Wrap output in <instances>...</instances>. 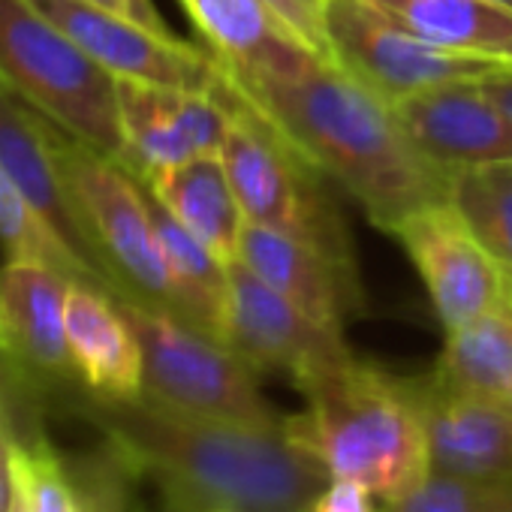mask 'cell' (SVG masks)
<instances>
[{"instance_id": "4fadbf2b", "label": "cell", "mask_w": 512, "mask_h": 512, "mask_svg": "<svg viewBox=\"0 0 512 512\" xmlns=\"http://www.w3.org/2000/svg\"><path fill=\"white\" fill-rule=\"evenodd\" d=\"M124 157L133 175H154L199 154H220L229 130V106L217 91H178L136 79H118Z\"/></svg>"}, {"instance_id": "83f0119b", "label": "cell", "mask_w": 512, "mask_h": 512, "mask_svg": "<svg viewBox=\"0 0 512 512\" xmlns=\"http://www.w3.org/2000/svg\"><path fill=\"white\" fill-rule=\"evenodd\" d=\"M266 4L323 64H335L326 37V0H266Z\"/></svg>"}, {"instance_id": "d6a6232c", "label": "cell", "mask_w": 512, "mask_h": 512, "mask_svg": "<svg viewBox=\"0 0 512 512\" xmlns=\"http://www.w3.org/2000/svg\"><path fill=\"white\" fill-rule=\"evenodd\" d=\"M10 497H13L10 464H0V512H10Z\"/></svg>"}, {"instance_id": "8fae6325", "label": "cell", "mask_w": 512, "mask_h": 512, "mask_svg": "<svg viewBox=\"0 0 512 512\" xmlns=\"http://www.w3.org/2000/svg\"><path fill=\"white\" fill-rule=\"evenodd\" d=\"M31 4L115 79H136L178 91H217L223 82V67L214 52H202L181 37L154 34L91 0H31Z\"/></svg>"}, {"instance_id": "9a60e30c", "label": "cell", "mask_w": 512, "mask_h": 512, "mask_svg": "<svg viewBox=\"0 0 512 512\" xmlns=\"http://www.w3.org/2000/svg\"><path fill=\"white\" fill-rule=\"evenodd\" d=\"M0 166L7 169L31 208L76 256V263L88 272L91 284L115 296V287L100 263L91 232L61 172L55 151V124L13 97L4 85H0Z\"/></svg>"}, {"instance_id": "ffe728a7", "label": "cell", "mask_w": 512, "mask_h": 512, "mask_svg": "<svg viewBox=\"0 0 512 512\" xmlns=\"http://www.w3.org/2000/svg\"><path fill=\"white\" fill-rule=\"evenodd\" d=\"M226 266L241 256L247 217L220 154H199L154 175H136Z\"/></svg>"}, {"instance_id": "484cf974", "label": "cell", "mask_w": 512, "mask_h": 512, "mask_svg": "<svg viewBox=\"0 0 512 512\" xmlns=\"http://www.w3.org/2000/svg\"><path fill=\"white\" fill-rule=\"evenodd\" d=\"M0 247L7 260H34L46 263L76 284H91L88 272L76 263V256L64 247V241L52 232V226L31 208L25 193L0 166Z\"/></svg>"}, {"instance_id": "8992f818", "label": "cell", "mask_w": 512, "mask_h": 512, "mask_svg": "<svg viewBox=\"0 0 512 512\" xmlns=\"http://www.w3.org/2000/svg\"><path fill=\"white\" fill-rule=\"evenodd\" d=\"M55 151L79 214L91 232L115 299L142 302L178 317L175 287L142 181L118 160L55 127Z\"/></svg>"}, {"instance_id": "ac0fdd59", "label": "cell", "mask_w": 512, "mask_h": 512, "mask_svg": "<svg viewBox=\"0 0 512 512\" xmlns=\"http://www.w3.org/2000/svg\"><path fill=\"white\" fill-rule=\"evenodd\" d=\"M238 260L260 275L269 287L284 293L308 317L332 332H344L353 290L347 287L350 269L338 266L332 256L296 238L290 232L247 223Z\"/></svg>"}, {"instance_id": "7a4b0ae2", "label": "cell", "mask_w": 512, "mask_h": 512, "mask_svg": "<svg viewBox=\"0 0 512 512\" xmlns=\"http://www.w3.org/2000/svg\"><path fill=\"white\" fill-rule=\"evenodd\" d=\"M229 82L380 229L395 232L410 214L446 202L452 175L434 166L410 142L392 106L347 70L317 61L296 76H229Z\"/></svg>"}, {"instance_id": "7402d4cb", "label": "cell", "mask_w": 512, "mask_h": 512, "mask_svg": "<svg viewBox=\"0 0 512 512\" xmlns=\"http://www.w3.org/2000/svg\"><path fill=\"white\" fill-rule=\"evenodd\" d=\"M431 377L452 392L512 410V278L500 305L446 332Z\"/></svg>"}, {"instance_id": "9c48e42d", "label": "cell", "mask_w": 512, "mask_h": 512, "mask_svg": "<svg viewBox=\"0 0 512 512\" xmlns=\"http://www.w3.org/2000/svg\"><path fill=\"white\" fill-rule=\"evenodd\" d=\"M326 37L335 67L347 70L389 106L428 88L509 70L494 61L443 52L365 0H326Z\"/></svg>"}, {"instance_id": "4dcf8cb0", "label": "cell", "mask_w": 512, "mask_h": 512, "mask_svg": "<svg viewBox=\"0 0 512 512\" xmlns=\"http://www.w3.org/2000/svg\"><path fill=\"white\" fill-rule=\"evenodd\" d=\"M0 407H7V410H13L25 425H40V410H34V407H28L19 395H16V389L10 386V380H7V374H4V368H0Z\"/></svg>"}, {"instance_id": "44dd1931", "label": "cell", "mask_w": 512, "mask_h": 512, "mask_svg": "<svg viewBox=\"0 0 512 512\" xmlns=\"http://www.w3.org/2000/svg\"><path fill=\"white\" fill-rule=\"evenodd\" d=\"M419 40L512 70V7L503 0H365Z\"/></svg>"}, {"instance_id": "277c9868", "label": "cell", "mask_w": 512, "mask_h": 512, "mask_svg": "<svg viewBox=\"0 0 512 512\" xmlns=\"http://www.w3.org/2000/svg\"><path fill=\"white\" fill-rule=\"evenodd\" d=\"M0 85L67 136L124 157L118 79L31 0H0Z\"/></svg>"}, {"instance_id": "f546056e", "label": "cell", "mask_w": 512, "mask_h": 512, "mask_svg": "<svg viewBox=\"0 0 512 512\" xmlns=\"http://www.w3.org/2000/svg\"><path fill=\"white\" fill-rule=\"evenodd\" d=\"M91 4L133 22V25H142L154 34H166V37H175L166 25V19L160 16V10L154 7V0H91Z\"/></svg>"}, {"instance_id": "f1b7e54d", "label": "cell", "mask_w": 512, "mask_h": 512, "mask_svg": "<svg viewBox=\"0 0 512 512\" xmlns=\"http://www.w3.org/2000/svg\"><path fill=\"white\" fill-rule=\"evenodd\" d=\"M377 497L362 488L359 482H350V479H329L314 503H311V512H377Z\"/></svg>"}, {"instance_id": "5b68a950", "label": "cell", "mask_w": 512, "mask_h": 512, "mask_svg": "<svg viewBox=\"0 0 512 512\" xmlns=\"http://www.w3.org/2000/svg\"><path fill=\"white\" fill-rule=\"evenodd\" d=\"M217 94L232 115L220 160L247 223L305 238L338 266L350 269V247L341 223L329 214L326 199L317 190V169L229 82L226 73Z\"/></svg>"}, {"instance_id": "603a6c76", "label": "cell", "mask_w": 512, "mask_h": 512, "mask_svg": "<svg viewBox=\"0 0 512 512\" xmlns=\"http://www.w3.org/2000/svg\"><path fill=\"white\" fill-rule=\"evenodd\" d=\"M145 199H148L157 241L166 256L169 278L175 287L178 317L184 323L196 326L199 332L223 341L229 266L223 260H217V256L148 187H145Z\"/></svg>"}, {"instance_id": "2e32d148", "label": "cell", "mask_w": 512, "mask_h": 512, "mask_svg": "<svg viewBox=\"0 0 512 512\" xmlns=\"http://www.w3.org/2000/svg\"><path fill=\"white\" fill-rule=\"evenodd\" d=\"M181 7L232 79L296 76L320 61L266 0H181Z\"/></svg>"}, {"instance_id": "30bf717a", "label": "cell", "mask_w": 512, "mask_h": 512, "mask_svg": "<svg viewBox=\"0 0 512 512\" xmlns=\"http://www.w3.org/2000/svg\"><path fill=\"white\" fill-rule=\"evenodd\" d=\"M223 344L256 374H284L296 389L353 359L344 332L320 326L241 260L229 263Z\"/></svg>"}, {"instance_id": "4316f807", "label": "cell", "mask_w": 512, "mask_h": 512, "mask_svg": "<svg viewBox=\"0 0 512 512\" xmlns=\"http://www.w3.org/2000/svg\"><path fill=\"white\" fill-rule=\"evenodd\" d=\"M383 512H512V479L428 470L407 494L383 503Z\"/></svg>"}, {"instance_id": "cb8c5ba5", "label": "cell", "mask_w": 512, "mask_h": 512, "mask_svg": "<svg viewBox=\"0 0 512 512\" xmlns=\"http://www.w3.org/2000/svg\"><path fill=\"white\" fill-rule=\"evenodd\" d=\"M446 202L512 278V163L455 172Z\"/></svg>"}, {"instance_id": "6da1fadb", "label": "cell", "mask_w": 512, "mask_h": 512, "mask_svg": "<svg viewBox=\"0 0 512 512\" xmlns=\"http://www.w3.org/2000/svg\"><path fill=\"white\" fill-rule=\"evenodd\" d=\"M67 410L151 476L175 506H232L244 512H311L329 473L284 425H250L157 404L145 395L115 401L91 392Z\"/></svg>"}, {"instance_id": "1f68e13d", "label": "cell", "mask_w": 512, "mask_h": 512, "mask_svg": "<svg viewBox=\"0 0 512 512\" xmlns=\"http://www.w3.org/2000/svg\"><path fill=\"white\" fill-rule=\"evenodd\" d=\"M482 85H485V91L512 115V70L497 73V76H488V79H482Z\"/></svg>"}, {"instance_id": "e0dca14e", "label": "cell", "mask_w": 512, "mask_h": 512, "mask_svg": "<svg viewBox=\"0 0 512 512\" xmlns=\"http://www.w3.org/2000/svg\"><path fill=\"white\" fill-rule=\"evenodd\" d=\"M428 464L440 473L512 479V410L440 386L431 374L416 377Z\"/></svg>"}, {"instance_id": "836d02e7", "label": "cell", "mask_w": 512, "mask_h": 512, "mask_svg": "<svg viewBox=\"0 0 512 512\" xmlns=\"http://www.w3.org/2000/svg\"><path fill=\"white\" fill-rule=\"evenodd\" d=\"M166 500V497H163ZM175 506V503H172ZM181 512H244V509H232V506H178Z\"/></svg>"}, {"instance_id": "3957f363", "label": "cell", "mask_w": 512, "mask_h": 512, "mask_svg": "<svg viewBox=\"0 0 512 512\" xmlns=\"http://www.w3.org/2000/svg\"><path fill=\"white\" fill-rule=\"evenodd\" d=\"M299 392L305 410L287 416V431L329 479L359 482L389 503L431 470L416 380L392 377L353 356Z\"/></svg>"}, {"instance_id": "52a82bcc", "label": "cell", "mask_w": 512, "mask_h": 512, "mask_svg": "<svg viewBox=\"0 0 512 512\" xmlns=\"http://www.w3.org/2000/svg\"><path fill=\"white\" fill-rule=\"evenodd\" d=\"M142 347V395L199 416L250 425H284V413L260 389L256 374L232 347L181 317L142 302L115 299Z\"/></svg>"}, {"instance_id": "d4e9b609", "label": "cell", "mask_w": 512, "mask_h": 512, "mask_svg": "<svg viewBox=\"0 0 512 512\" xmlns=\"http://www.w3.org/2000/svg\"><path fill=\"white\" fill-rule=\"evenodd\" d=\"M10 512H82L70 458L55 449L43 428H31L13 446Z\"/></svg>"}, {"instance_id": "7c38bea8", "label": "cell", "mask_w": 512, "mask_h": 512, "mask_svg": "<svg viewBox=\"0 0 512 512\" xmlns=\"http://www.w3.org/2000/svg\"><path fill=\"white\" fill-rule=\"evenodd\" d=\"M392 235L404 244L446 332L506 299L509 275L449 202L410 214Z\"/></svg>"}, {"instance_id": "d6986e66", "label": "cell", "mask_w": 512, "mask_h": 512, "mask_svg": "<svg viewBox=\"0 0 512 512\" xmlns=\"http://www.w3.org/2000/svg\"><path fill=\"white\" fill-rule=\"evenodd\" d=\"M64 329L85 392L115 401L142 395V347L115 296L73 284Z\"/></svg>"}, {"instance_id": "5bb4252c", "label": "cell", "mask_w": 512, "mask_h": 512, "mask_svg": "<svg viewBox=\"0 0 512 512\" xmlns=\"http://www.w3.org/2000/svg\"><path fill=\"white\" fill-rule=\"evenodd\" d=\"M410 142L443 172L512 163V115L482 79L449 82L392 103Z\"/></svg>"}, {"instance_id": "ba28073f", "label": "cell", "mask_w": 512, "mask_h": 512, "mask_svg": "<svg viewBox=\"0 0 512 512\" xmlns=\"http://www.w3.org/2000/svg\"><path fill=\"white\" fill-rule=\"evenodd\" d=\"M73 284L64 272L34 260L0 266V368L16 395L40 413L67 407L85 392L64 329Z\"/></svg>"}, {"instance_id": "e575fe53", "label": "cell", "mask_w": 512, "mask_h": 512, "mask_svg": "<svg viewBox=\"0 0 512 512\" xmlns=\"http://www.w3.org/2000/svg\"><path fill=\"white\" fill-rule=\"evenodd\" d=\"M163 512H181V509H178V506H172L169 500H163Z\"/></svg>"}, {"instance_id": "d590c367", "label": "cell", "mask_w": 512, "mask_h": 512, "mask_svg": "<svg viewBox=\"0 0 512 512\" xmlns=\"http://www.w3.org/2000/svg\"><path fill=\"white\" fill-rule=\"evenodd\" d=\"M503 4H509V7H512V0H503Z\"/></svg>"}]
</instances>
